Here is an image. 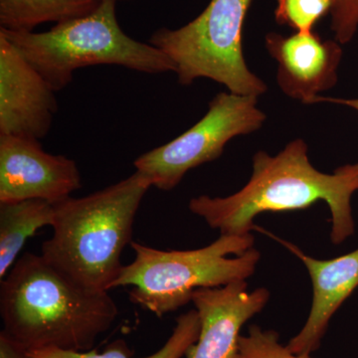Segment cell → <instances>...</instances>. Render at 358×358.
<instances>
[{"instance_id": "6da1fadb", "label": "cell", "mask_w": 358, "mask_h": 358, "mask_svg": "<svg viewBox=\"0 0 358 358\" xmlns=\"http://www.w3.org/2000/svg\"><path fill=\"white\" fill-rule=\"evenodd\" d=\"M357 192L358 162L339 166L334 173H320L310 162L307 143L298 138L277 155L256 152L251 178L239 192L227 197H194L188 207L220 235H245L264 212L303 210L324 201L331 211V241L339 245L355 234L352 199Z\"/></svg>"}, {"instance_id": "7a4b0ae2", "label": "cell", "mask_w": 358, "mask_h": 358, "mask_svg": "<svg viewBox=\"0 0 358 358\" xmlns=\"http://www.w3.org/2000/svg\"><path fill=\"white\" fill-rule=\"evenodd\" d=\"M3 331L29 350L88 352L119 315L109 292L90 291L41 255L21 256L1 280Z\"/></svg>"}, {"instance_id": "3957f363", "label": "cell", "mask_w": 358, "mask_h": 358, "mask_svg": "<svg viewBox=\"0 0 358 358\" xmlns=\"http://www.w3.org/2000/svg\"><path fill=\"white\" fill-rule=\"evenodd\" d=\"M152 186L136 171L87 196L57 202L53 234L40 255L79 286L109 292L124 267L122 252L133 241L134 219Z\"/></svg>"}, {"instance_id": "277c9868", "label": "cell", "mask_w": 358, "mask_h": 358, "mask_svg": "<svg viewBox=\"0 0 358 358\" xmlns=\"http://www.w3.org/2000/svg\"><path fill=\"white\" fill-rule=\"evenodd\" d=\"M117 0H100L91 13L59 22L45 32H14L0 28L26 60L55 92L72 82L75 71L88 66L115 65L162 74L173 72V63L150 43L122 31L115 13Z\"/></svg>"}, {"instance_id": "5b68a950", "label": "cell", "mask_w": 358, "mask_h": 358, "mask_svg": "<svg viewBox=\"0 0 358 358\" xmlns=\"http://www.w3.org/2000/svg\"><path fill=\"white\" fill-rule=\"evenodd\" d=\"M252 233L220 235L203 248L162 251L131 241L134 260L122 267L113 289L131 287L129 300L157 317L192 301L196 289L246 281L261 259Z\"/></svg>"}, {"instance_id": "8992f818", "label": "cell", "mask_w": 358, "mask_h": 358, "mask_svg": "<svg viewBox=\"0 0 358 358\" xmlns=\"http://www.w3.org/2000/svg\"><path fill=\"white\" fill-rule=\"evenodd\" d=\"M252 0H211L195 20L178 29L160 28L150 43L173 63L179 84L200 78L224 85L233 94L263 95L267 85L247 66L245 20Z\"/></svg>"}, {"instance_id": "52a82bcc", "label": "cell", "mask_w": 358, "mask_h": 358, "mask_svg": "<svg viewBox=\"0 0 358 358\" xmlns=\"http://www.w3.org/2000/svg\"><path fill=\"white\" fill-rule=\"evenodd\" d=\"M257 105L258 96L217 94L194 126L134 160L136 171L147 176L157 189L171 192L188 171L220 157L232 138L262 128L267 117Z\"/></svg>"}, {"instance_id": "ba28073f", "label": "cell", "mask_w": 358, "mask_h": 358, "mask_svg": "<svg viewBox=\"0 0 358 358\" xmlns=\"http://www.w3.org/2000/svg\"><path fill=\"white\" fill-rule=\"evenodd\" d=\"M75 160L45 152L39 141L0 134V203L62 201L81 187Z\"/></svg>"}, {"instance_id": "9c48e42d", "label": "cell", "mask_w": 358, "mask_h": 358, "mask_svg": "<svg viewBox=\"0 0 358 358\" xmlns=\"http://www.w3.org/2000/svg\"><path fill=\"white\" fill-rule=\"evenodd\" d=\"M57 110L55 91L0 33V134L39 141Z\"/></svg>"}, {"instance_id": "30bf717a", "label": "cell", "mask_w": 358, "mask_h": 358, "mask_svg": "<svg viewBox=\"0 0 358 358\" xmlns=\"http://www.w3.org/2000/svg\"><path fill=\"white\" fill-rule=\"evenodd\" d=\"M266 49L278 62L277 82L285 95L315 103L320 93L338 83L343 48L336 40L315 32L266 35Z\"/></svg>"}, {"instance_id": "8fae6325", "label": "cell", "mask_w": 358, "mask_h": 358, "mask_svg": "<svg viewBox=\"0 0 358 358\" xmlns=\"http://www.w3.org/2000/svg\"><path fill=\"white\" fill-rule=\"evenodd\" d=\"M270 296L268 289L263 287L249 293L246 281L196 289L192 303L199 313L201 329L199 339L185 357L234 358L242 327L262 312Z\"/></svg>"}, {"instance_id": "7c38bea8", "label": "cell", "mask_w": 358, "mask_h": 358, "mask_svg": "<svg viewBox=\"0 0 358 358\" xmlns=\"http://www.w3.org/2000/svg\"><path fill=\"white\" fill-rule=\"evenodd\" d=\"M271 236L298 257L310 275L313 303L310 315L300 333L287 345L296 355H310L322 345L334 313L358 288V249L331 260H319L303 253L296 245Z\"/></svg>"}, {"instance_id": "4fadbf2b", "label": "cell", "mask_w": 358, "mask_h": 358, "mask_svg": "<svg viewBox=\"0 0 358 358\" xmlns=\"http://www.w3.org/2000/svg\"><path fill=\"white\" fill-rule=\"evenodd\" d=\"M55 204L42 199L0 203V278L15 264L26 241L55 221Z\"/></svg>"}, {"instance_id": "5bb4252c", "label": "cell", "mask_w": 358, "mask_h": 358, "mask_svg": "<svg viewBox=\"0 0 358 358\" xmlns=\"http://www.w3.org/2000/svg\"><path fill=\"white\" fill-rule=\"evenodd\" d=\"M100 0H0V24L9 31L31 32L46 22H63L93 11Z\"/></svg>"}, {"instance_id": "9a60e30c", "label": "cell", "mask_w": 358, "mask_h": 358, "mask_svg": "<svg viewBox=\"0 0 358 358\" xmlns=\"http://www.w3.org/2000/svg\"><path fill=\"white\" fill-rule=\"evenodd\" d=\"M201 322L196 310L183 313L176 320L173 334L154 355L143 358H182L199 339ZM124 345L114 343L102 353L96 350L71 352L59 348L29 350L27 358H129Z\"/></svg>"}, {"instance_id": "2e32d148", "label": "cell", "mask_w": 358, "mask_h": 358, "mask_svg": "<svg viewBox=\"0 0 358 358\" xmlns=\"http://www.w3.org/2000/svg\"><path fill=\"white\" fill-rule=\"evenodd\" d=\"M331 0H277L275 20L296 32H313L322 17L331 13Z\"/></svg>"}, {"instance_id": "e0dca14e", "label": "cell", "mask_w": 358, "mask_h": 358, "mask_svg": "<svg viewBox=\"0 0 358 358\" xmlns=\"http://www.w3.org/2000/svg\"><path fill=\"white\" fill-rule=\"evenodd\" d=\"M234 358H313L310 355H296L288 346L280 343V334L273 329H263L252 324L246 336H240Z\"/></svg>"}, {"instance_id": "ac0fdd59", "label": "cell", "mask_w": 358, "mask_h": 358, "mask_svg": "<svg viewBox=\"0 0 358 358\" xmlns=\"http://www.w3.org/2000/svg\"><path fill=\"white\" fill-rule=\"evenodd\" d=\"M331 28L334 40L348 44L358 31V0H331Z\"/></svg>"}, {"instance_id": "d6986e66", "label": "cell", "mask_w": 358, "mask_h": 358, "mask_svg": "<svg viewBox=\"0 0 358 358\" xmlns=\"http://www.w3.org/2000/svg\"><path fill=\"white\" fill-rule=\"evenodd\" d=\"M0 358H27V352L2 331L0 333Z\"/></svg>"}, {"instance_id": "ffe728a7", "label": "cell", "mask_w": 358, "mask_h": 358, "mask_svg": "<svg viewBox=\"0 0 358 358\" xmlns=\"http://www.w3.org/2000/svg\"><path fill=\"white\" fill-rule=\"evenodd\" d=\"M315 103H331L336 105L345 106L358 112V98L357 99H343V98H331V96H320L317 99Z\"/></svg>"}]
</instances>
